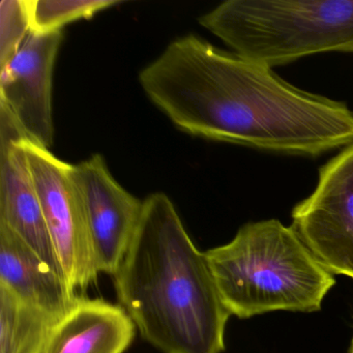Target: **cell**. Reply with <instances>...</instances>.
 Here are the masks:
<instances>
[{"instance_id":"10","label":"cell","mask_w":353,"mask_h":353,"mask_svg":"<svg viewBox=\"0 0 353 353\" xmlns=\"http://www.w3.org/2000/svg\"><path fill=\"white\" fill-rule=\"evenodd\" d=\"M0 287L47 315L59 319L79 294L16 233L0 224Z\"/></svg>"},{"instance_id":"11","label":"cell","mask_w":353,"mask_h":353,"mask_svg":"<svg viewBox=\"0 0 353 353\" xmlns=\"http://www.w3.org/2000/svg\"><path fill=\"white\" fill-rule=\"evenodd\" d=\"M136 330L119 303L80 295L51 328L42 353H125Z\"/></svg>"},{"instance_id":"3","label":"cell","mask_w":353,"mask_h":353,"mask_svg":"<svg viewBox=\"0 0 353 353\" xmlns=\"http://www.w3.org/2000/svg\"><path fill=\"white\" fill-rule=\"evenodd\" d=\"M204 254L223 303L239 319L320 311L336 283L295 229L276 219L247 223Z\"/></svg>"},{"instance_id":"14","label":"cell","mask_w":353,"mask_h":353,"mask_svg":"<svg viewBox=\"0 0 353 353\" xmlns=\"http://www.w3.org/2000/svg\"><path fill=\"white\" fill-rule=\"evenodd\" d=\"M30 32L26 0H3L0 5V67L17 53Z\"/></svg>"},{"instance_id":"6","label":"cell","mask_w":353,"mask_h":353,"mask_svg":"<svg viewBox=\"0 0 353 353\" xmlns=\"http://www.w3.org/2000/svg\"><path fill=\"white\" fill-rule=\"evenodd\" d=\"M291 219L325 270L353 279V144L319 169L315 189L293 208Z\"/></svg>"},{"instance_id":"5","label":"cell","mask_w":353,"mask_h":353,"mask_svg":"<svg viewBox=\"0 0 353 353\" xmlns=\"http://www.w3.org/2000/svg\"><path fill=\"white\" fill-rule=\"evenodd\" d=\"M20 144L63 274L79 294L96 283L101 272L73 165L28 138H21Z\"/></svg>"},{"instance_id":"1","label":"cell","mask_w":353,"mask_h":353,"mask_svg":"<svg viewBox=\"0 0 353 353\" xmlns=\"http://www.w3.org/2000/svg\"><path fill=\"white\" fill-rule=\"evenodd\" d=\"M152 103L197 137L290 156L353 144V110L196 36L173 41L139 74Z\"/></svg>"},{"instance_id":"4","label":"cell","mask_w":353,"mask_h":353,"mask_svg":"<svg viewBox=\"0 0 353 353\" xmlns=\"http://www.w3.org/2000/svg\"><path fill=\"white\" fill-rule=\"evenodd\" d=\"M199 23L235 54L270 69L353 52V0H227Z\"/></svg>"},{"instance_id":"2","label":"cell","mask_w":353,"mask_h":353,"mask_svg":"<svg viewBox=\"0 0 353 353\" xmlns=\"http://www.w3.org/2000/svg\"><path fill=\"white\" fill-rule=\"evenodd\" d=\"M119 305L162 353H222L230 313L204 252L164 193L144 200L133 241L113 274Z\"/></svg>"},{"instance_id":"7","label":"cell","mask_w":353,"mask_h":353,"mask_svg":"<svg viewBox=\"0 0 353 353\" xmlns=\"http://www.w3.org/2000/svg\"><path fill=\"white\" fill-rule=\"evenodd\" d=\"M63 39L61 30L30 32L17 53L0 67V107L26 138L46 148L54 139L53 71Z\"/></svg>"},{"instance_id":"13","label":"cell","mask_w":353,"mask_h":353,"mask_svg":"<svg viewBox=\"0 0 353 353\" xmlns=\"http://www.w3.org/2000/svg\"><path fill=\"white\" fill-rule=\"evenodd\" d=\"M30 32H59L70 22L90 19L103 10L117 6L114 0H26Z\"/></svg>"},{"instance_id":"8","label":"cell","mask_w":353,"mask_h":353,"mask_svg":"<svg viewBox=\"0 0 353 353\" xmlns=\"http://www.w3.org/2000/svg\"><path fill=\"white\" fill-rule=\"evenodd\" d=\"M73 176L83 201L99 270L113 276L133 241L144 200L115 181L100 154L73 165Z\"/></svg>"},{"instance_id":"15","label":"cell","mask_w":353,"mask_h":353,"mask_svg":"<svg viewBox=\"0 0 353 353\" xmlns=\"http://www.w3.org/2000/svg\"><path fill=\"white\" fill-rule=\"evenodd\" d=\"M349 353H353V339L351 341L350 349H349Z\"/></svg>"},{"instance_id":"9","label":"cell","mask_w":353,"mask_h":353,"mask_svg":"<svg viewBox=\"0 0 353 353\" xmlns=\"http://www.w3.org/2000/svg\"><path fill=\"white\" fill-rule=\"evenodd\" d=\"M23 137L26 136L13 117L0 107V224L11 229L49 265L65 276L20 144Z\"/></svg>"},{"instance_id":"12","label":"cell","mask_w":353,"mask_h":353,"mask_svg":"<svg viewBox=\"0 0 353 353\" xmlns=\"http://www.w3.org/2000/svg\"><path fill=\"white\" fill-rule=\"evenodd\" d=\"M57 320L0 287V353H42Z\"/></svg>"}]
</instances>
